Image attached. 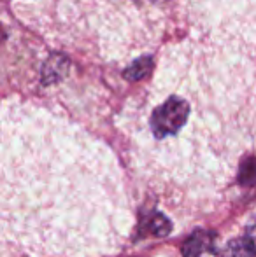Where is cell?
I'll use <instances>...</instances> for the list:
<instances>
[{
	"label": "cell",
	"mask_w": 256,
	"mask_h": 257,
	"mask_svg": "<svg viewBox=\"0 0 256 257\" xmlns=\"http://www.w3.org/2000/svg\"><path fill=\"white\" fill-rule=\"evenodd\" d=\"M190 115V105L179 96H170L158 105L151 114V130L156 139L176 135L185 126Z\"/></svg>",
	"instance_id": "6da1fadb"
},
{
	"label": "cell",
	"mask_w": 256,
	"mask_h": 257,
	"mask_svg": "<svg viewBox=\"0 0 256 257\" xmlns=\"http://www.w3.org/2000/svg\"><path fill=\"white\" fill-rule=\"evenodd\" d=\"M214 233L205 229L195 231L192 236L186 238L185 245H183V255L185 257H205L207 254L214 252L216 245Z\"/></svg>",
	"instance_id": "7a4b0ae2"
},
{
	"label": "cell",
	"mask_w": 256,
	"mask_h": 257,
	"mask_svg": "<svg viewBox=\"0 0 256 257\" xmlns=\"http://www.w3.org/2000/svg\"><path fill=\"white\" fill-rule=\"evenodd\" d=\"M68 67H70V61L67 56L60 53H53L48 60L44 61L41 70V79L44 84H53V82L62 81L65 75L68 74Z\"/></svg>",
	"instance_id": "3957f363"
},
{
	"label": "cell",
	"mask_w": 256,
	"mask_h": 257,
	"mask_svg": "<svg viewBox=\"0 0 256 257\" xmlns=\"http://www.w3.org/2000/svg\"><path fill=\"white\" fill-rule=\"evenodd\" d=\"M151 67H153V56H140L128 65L127 70L123 72V77L128 81H140L149 74Z\"/></svg>",
	"instance_id": "277c9868"
},
{
	"label": "cell",
	"mask_w": 256,
	"mask_h": 257,
	"mask_svg": "<svg viewBox=\"0 0 256 257\" xmlns=\"http://www.w3.org/2000/svg\"><path fill=\"white\" fill-rule=\"evenodd\" d=\"M221 257H256V250L244 238H237L225 245Z\"/></svg>",
	"instance_id": "5b68a950"
},
{
	"label": "cell",
	"mask_w": 256,
	"mask_h": 257,
	"mask_svg": "<svg viewBox=\"0 0 256 257\" xmlns=\"http://www.w3.org/2000/svg\"><path fill=\"white\" fill-rule=\"evenodd\" d=\"M147 227H149L156 236H165V234L170 233V222H168L167 217L161 215V213H154V215L151 217L149 226Z\"/></svg>",
	"instance_id": "8992f818"
},
{
	"label": "cell",
	"mask_w": 256,
	"mask_h": 257,
	"mask_svg": "<svg viewBox=\"0 0 256 257\" xmlns=\"http://www.w3.org/2000/svg\"><path fill=\"white\" fill-rule=\"evenodd\" d=\"M244 240L247 241V243L251 245V247L256 250V217L253 220H251L249 224H247L246 227V233H244Z\"/></svg>",
	"instance_id": "52a82bcc"
}]
</instances>
